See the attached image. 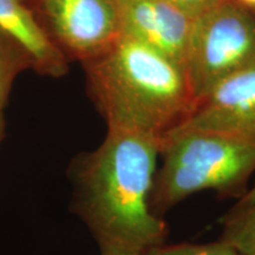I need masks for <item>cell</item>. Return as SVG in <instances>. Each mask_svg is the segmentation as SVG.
I'll return each instance as SVG.
<instances>
[{
	"label": "cell",
	"instance_id": "1",
	"mask_svg": "<svg viewBox=\"0 0 255 255\" xmlns=\"http://www.w3.org/2000/svg\"><path fill=\"white\" fill-rule=\"evenodd\" d=\"M159 154L154 136L108 129L97 149L72 161L71 208L101 255H144L167 241L168 225L149 202Z\"/></svg>",
	"mask_w": 255,
	"mask_h": 255
},
{
	"label": "cell",
	"instance_id": "2",
	"mask_svg": "<svg viewBox=\"0 0 255 255\" xmlns=\"http://www.w3.org/2000/svg\"><path fill=\"white\" fill-rule=\"evenodd\" d=\"M83 65L89 94L108 129L145 133L162 143L197 107L182 66L123 34Z\"/></svg>",
	"mask_w": 255,
	"mask_h": 255
},
{
	"label": "cell",
	"instance_id": "3",
	"mask_svg": "<svg viewBox=\"0 0 255 255\" xmlns=\"http://www.w3.org/2000/svg\"><path fill=\"white\" fill-rule=\"evenodd\" d=\"M159 155L163 164L156 169L149 200L159 218L200 191L241 200L255 173L254 146L218 132L176 131L162 141Z\"/></svg>",
	"mask_w": 255,
	"mask_h": 255
},
{
	"label": "cell",
	"instance_id": "4",
	"mask_svg": "<svg viewBox=\"0 0 255 255\" xmlns=\"http://www.w3.org/2000/svg\"><path fill=\"white\" fill-rule=\"evenodd\" d=\"M255 62V11L220 0L193 19L183 69L197 102L215 85Z\"/></svg>",
	"mask_w": 255,
	"mask_h": 255
},
{
	"label": "cell",
	"instance_id": "5",
	"mask_svg": "<svg viewBox=\"0 0 255 255\" xmlns=\"http://www.w3.org/2000/svg\"><path fill=\"white\" fill-rule=\"evenodd\" d=\"M27 5L68 60L94 59L122 36L117 0H31Z\"/></svg>",
	"mask_w": 255,
	"mask_h": 255
},
{
	"label": "cell",
	"instance_id": "6",
	"mask_svg": "<svg viewBox=\"0 0 255 255\" xmlns=\"http://www.w3.org/2000/svg\"><path fill=\"white\" fill-rule=\"evenodd\" d=\"M183 130L222 133L255 148V62L223 79L199 100L190 119L176 131Z\"/></svg>",
	"mask_w": 255,
	"mask_h": 255
},
{
	"label": "cell",
	"instance_id": "7",
	"mask_svg": "<svg viewBox=\"0 0 255 255\" xmlns=\"http://www.w3.org/2000/svg\"><path fill=\"white\" fill-rule=\"evenodd\" d=\"M122 34L183 68L193 19L167 0H117Z\"/></svg>",
	"mask_w": 255,
	"mask_h": 255
},
{
	"label": "cell",
	"instance_id": "8",
	"mask_svg": "<svg viewBox=\"0 0 255 255\" xmlns=\"http://www.w3.org/2000/svg\"><path fill=\"white\" fill-rule=\"evenodd\" d=\"M0 28L23 44L39 75L60 77L68 72L69 60L46 36L27 4L0 0Z\"/></svg>",
	"mask_w": 255,
	"mask_h": 255
},
{
	"label": "cell",
	"instance_id": "9",
	"mask_svg": "<svg viewBox=\"0 0 255 255\" xmlns=\"http://www.w3.org/2000/svg\"><path fill=\"white\" fill-rule=\"evenodd\" d=\"M27 69H33L28 51L20 41L0 28V111L7 104L15 77Z\"/></svg>",
	"mask_w": 255,
	"mask_h": 255
},
{
	"label": "cell",
	"instance_id": "10",
	"mask_svg": "<svg viewBox=\"0 0 255 255\" xmlns=\"http://www.w3.org/2000/svg\"><path fill=\"white\" fill-rule=\"evenodd\" d=\"M221 240L239 255H255V202L245 207H233L222 219Z\"/></svg>",
	"mask_w": 255,
	"mask_h": 255
},
{
	"label": "cell",
	"instance_id": "11",
	"mask_svg": "<svg viewBox=\"0 0 255 255\" xmlns=\"http://www.w3.org/2000/svg\"><path fill=\"white\" fill-rule=\"evenodd\" d=\"M144 255H239L233 247L221 240L209 244L161 245L146 252Z\"/></svg>",
	"mask_w": 255,
	"mask_h": 255
},
{
	"label": "cell",
	"instance_id": "12",
	"mask_svg": "<svg viewBox=\"0 0 255 255\" xmlns=\"http://www.w3.org/2000/svg\"><path fill=\"white\" fill-rule=\"evenodd\" d=\"M167 1L182 11L188 17L194 19L220 0H167Z\"/></svg>",
	"mask_w": 255,
	"mask_h": 255
},
{
	"label": "cell",
	"instance_id": "13",
	"mask_svg": "<svg viewBox=\"0 0 255 255\" xmlns=\"http://www.w3.org/2000/svg\"><path fill=\"white\" fill-rule=\"evenodd\" d=\"M255 202V186L253 188H251L250 190L247 191V194L242 197L241 200H239L237 202L235 207H245V206H250L252 203Z\"/></svg>",
	"mask_w": 255,
	"mask_h": 255
},
{
	"label": "cell",
	"instance_id": "14",
	"mask_svg": "<svg viewBox=\"0 0 255 255\" xmlns=\"http://www.w3.org/2000/svg\"><path fill=\"white\" fill-rule=\"evenodd\" d=\"M241 5L246 6V7L255 11V0H238Z\"/></svg>",
	"mask_w": 255,
	"mask_h": 255
},
{
	"label": "cell",
	"instance_id": "15",
	"mask_svg": "<svg viewBox=\"0 0 255 255\" xmlns=\"http://www.w3.org/2000/svg\"><path fill=\"white\" fill-rule=\"evenodd\" d=\"M2 133H4V120H2L1 111H0V139H1Z\"/></svg>",
	"mask_w": 255,
	"mask_h": 255
},
{
	"label": "cell",
	"instance_id": "16",
	"mask_svg": "<svg viewBox=\"0 0 255 255\" xmlns=\"http://www.w3.org/2000/svg\"><path fill=\"white\" fill-rule=\"evenodd\" d=\"M20 1H23V2H25V4H27V2L31 1V0H20Z\"/></svg>",
	"mask_w": 255,
	"mask_h": 255
}]
</instances>
